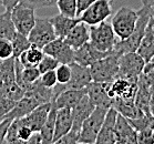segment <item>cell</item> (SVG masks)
I'll use <instances>...</instances> for the list:
<instances>
[{"instance_id": "obj_1", "label": "cell", "mask_w": 154, "mask_h": 144, "mask_svg": "<svg viewBox=\"0 0 154 144\" xmlns=\"http://www.w3.org/2000/svg\"><path fill=\"white\" fill-rule=\"evenodd\" d=\"M137 12H139V18L133 32L124 40H116L114 44L113 50H116L119 54H123L126 52H135L142 41L147 22L151 18V7L143 6L140 10H137Z\"/></svg>"}, {"instance_id": "obj_2", "label": "cell", "mask_w": 154, "mask_h": 144, "mask_svg": "<svg viewBox=\"0 0 154 144\" xmlns=\"http://www.w3.org/2000/svg\"><path fill=\"white\" fill-rule=\"evenodd\" d=\"M121 54L112 50L106 57L95 61L89 67L92 81L95 82H111L118 78L119 72V58Z\"/></svg>"}, {"instance_id": "obj_3", "label": "cell", "mask_w": 154, "mask_h": 144, "mask_svg": "<svg viewBox=\"0 0 154 144\" xmlns=\"http://www.w3.org/2000/svg\"><path fill=\"white\" fill-rule=\"evenodd\" d=\"M139 12L129 7H121L111 20V26L119 40H124L133 32Z\"/></svg>"}, {"instance_id": "obj_4", "label": "cell", "mask_w": 154, "mask_h": 144, "mask_svg": "<svg viewBox=\"0 0 154 144\" xmlns=\"http://www.w3.org/2000/svg\"><path fill=\"white\" fill-rule=\"evenodd\" d=\"M109 109L108 108H102V106H95L91 114L88 116L87 119L84 120V122L82 123L80 131V137H79L78 143H95L99 131H100L102 124H103L105 114H106Z\"/></svg>"}, {"instance_id": "obj_5", "label": "cell", "mask_w": 154, "mask_h": 144, "mask_svg": "<svg viewBox=\"0 0 154 144\" xmlns=\"http://www.w3.org/2000/svg\"><path fill=\"white\" fill-rule=\"evenodd\" d=\"M116 35L112 29L111 23L103 21L99 25L90 26V39L89 42L100 51L109 52L114 48Z\"/></svg>"}, {"instance_id": "obj_6", "label": "cell", "mask_w": 154, "mask_h": 144, "mask_svg": "<svg viewBox=\"0 0 154 144\" xmlns=\"http://www.w3.org/2000/svg\"><path fill=\"white\" fill-rule=\"evenodd\" d=\"M145 63L146 62L137 51L123 53L119 58L118 78H123L132 82H137Z\"/></svg>"}, {"instance_id": "obj_7", "label": "cell", "mask_w": 154, "mask_h": 144, "mask_svg": "<svg viewBox=\"0 0 154 144\" xmlns=\"http://www.w3.org/2000/svg\"><path fill=\"white\" fill-rule=\"evenodd\" d=\"M28 39L31 46L41 49L57 39V35L49 18H35V26L29 32Z\"/></svg>"}, {"instance_id": "obj_8", "label": "cell", "mask_w": 154, "mask_h": 144, "mask_svg": "<svg viewBox=\"0 0 154 144\" xmlns=\"http://www.w3.org/2000/svg\"><path fill=\"white\" fill-rule=\"evenodd\" d=\"M113 0H97L80 14V21L89 26H95L105 21L112 14Z\"/></svg>"}, {"instance_id": "obj_9", "label": "cell", "mask_w": 154, "mask_h": 144, "mask_svg": "<svg viewBox=\"0 0 154 144\" xmlns=\"http://www.w3.org/2000/svg\"><path fill=\"white\" fill-rule=\"evenodd\" d=\"M11 19L17 32L28 35L35 22V9L19 2L11 10Z\"/></svg>"}, {"instance_id": "obj_10", "label": "cell", "mask_w": 154, "mask_h": 144, "mask_svg": "<svg viewBox=\"0 0 154 144\" xmlns=\"http://www.w3.org/2000/svg\"><path fill=\"white\" fill-rule=\"evenodd\" d=\"M42 51L45 54H49L56 58L59 63L70 64L74 62V50L63 39H54L53 41L43 47Z\"/></svg>"}, {"instance_id": "obj_11", "label": "cell", "mask_w": 154, "mask_h": 144, "mask_svg": "<svg viewBox=\"0 0 154 144\" xmlns=\"http://www.w3.org/2000/svg\"><path fill=\"white\" fill-rule=\"evenodd\" d=\"M106 90L111 98H121L134 100L137 91V82H132L123 78H116L111 82H106Z\"/></svg>"}, {"instance_id": "obj_12", "label": "cell", "mask_w": 154, "mask_h": 144, "mask_svg": "<svg viewBox=\"0 0 154 144\" xmlns=\"http://www.w3.org/2000/svg\"><path fill=\"white\" fill-rule=\"evenodd\" d=\"M118 116V111L114 108H110L105 114L104 121L101 129L99 131L95 143L97 144H113L116 143V121Z\"/></svg>"}, {"instance_id": "obj_13", "label": "cell", "mask_w": 154, "mask_h": 144, "mask_svg": "<svg viewBox=\"0 0 154 144\" xmlns=\"http://www.w3.org/2000/svg\"><path fill=\"white\" fill-rule=\"evenodd\" d=\"M114 132H116V143H137V130L131 125L129 120L120 113H118L116 116Z\"/></svg>"}, {"instance_id": "obj_14", "label": "cell", "mask_w": 154, "mask_h": 144, "mask_svg": "<svg viewBox=\"0 0 154 144\" xmlns=\"http://www.w3.org/2000/svg\"><path fill=\"white\" fill-rule=\"evenodd\" d=\"M87 95L94 106L111 108L112 98L109 95L106 90V82H95L92 81L87 87Z\"/></svg>"}, {"instance_id": "obj_15", "label": "cell", "mask_w": 154, "mask_h": 144, "mask_svg": "<svg viewBox=\"0 0 154 144\" xmlns=\"http://www.w3.org/2000/svg\"><path fill=\"white\" fill-rule=\"evenodd\" d=\"M111 52L112 51H109V52L100 51L88 41L79 49L74 50V62L84 66V67H90L93 62L104 58Z\"/></svg>"}, {"instance_id": "obj_16", "label": "cell", "mask_w": 154, "mask_h": 144, "mask_svg": "<svg viewBox=\"0 0 154 144\" xmlns=\"http://www.w3.org/2000/svg\"><path fill=\"white\" fill-rule=\"evenodd\" d=\"M71 78L66 85V89H84L92 82L91 72L89 67H84L77 62L70 63Z\"/></svg>"}, {"instance_id": "obj_17", "label": "cell", "mask_w": 154, "mask_h": 144, "mask_svg": "<svg viewBox=\"0 0 154 144\" xmlns=\"http://www.w3.org/2000/svg\"><path fill=\"white\" fill-rule=\"evenodd\" d=\"M51 106H52V103L48 102V103H42V104L35 106L28 115L21 118L23 124L28 125L33 132H39L46 122L47 116H48L50 109H51Z\"/></svg>"}, {"instance_id": "obj_18", "label": "cell", "mask_w": 154, "mask_h": 144, "mask_svg": "<svg viewBox=\"0 0 154 144\" xmlns=\"http://www.w3.org/2000/svg\"><path fill=\"white\" fill-rule=\"evenodd\" d=\"M90 39V26L83 21H79L71 29L67 37L63 39L73 50L79 49Z\"/></svg>"}, {"instance_id": "obj_19", "label": "cell", "mask_w": 154, "mask_h": 144, "mask_svg": "<svg viewBox=\"0 0 154 144\" xmlns=\"http://www.w3.org/2000/svg\"><path fill=\"white\" fill-rule=\"evenodd\" d=\"M137 52L143 58L145 62H150L154 56V19L152 16L147 22L145 32Z\"/></svg>"}, {"instance_id": "obj_20", "label": "cell", "mask_w": 154, "mask_h": 144, "mask_svg": "<svg viewBox=\"0 0 154 144\" xmlns=\"http://www.w3.org/2000/svg\"><path fill=\"white\" fill-rule=\"evenodd\" d=\"M95 106H93V103L90 101V99L87 94L84 95L83 98L81 99L80 102L77 106L72 109V119H73V123H72V127L73 130L80 132L82 123L84 122V120L87 119L88 116L92 113V111L94 110Z\"/></svg>"}, {"instance_id": "obj_21", "label": "cell", "mask_w": 154, "mask_h": 144, "mask_svg": "<svg viewBox=\"0 0 154 144\" xmlns=\"http://www.w3.org/2000/svg\"><path fill=\"white\" fill-rule=\"evenodd\" d=\"M87 94V88L84 89H66L60 93L54 100V103L58 109L68 108L73 109L80 102V100Z\"/></svg>"}, {"instance_id": "obj_22", "label": "cell", "mask_w": 154, "mask_h": 144, "mask_svg": "<svg viewBox=\"0 0 154 144\" xmlns=\"http://www.w3.org/2000/svg\"><path fill=\"white\" fill-rule=\"evenodd\" d=\"M72 110L68 108H61L58 109L56 115V125H54V135H53L52 143H56V141L67 134L72 127Z\"/></svg>"}, {"instance_id": "obj_23", "label": "cell", "mask_w": 154, "mask_h": 144, "mask_svg": "<svg viewBox=\"0 0 154 144\" xmlns=\"http://www.w3.org/2000/svg\"><path fill=\"white\" fill-rule=\"evenodd\" d=\"M51 23L53 26L54 32L57 35V38L64 39L67 35L70 32V30L80 21L79 18H70L62 14H59L54 17L49 18Z\"/></svg>"}, {"instance_id": "obj_24", "label": "cell", "mask_w": 154, "mask_h": 144, "mask_svg": "<svg viewBox=\"0 0 154 144\" xmlns=\"http://www.w3.org/2000/svg\"><path fill=\"white\" fill-rule=\"evenodd\" d=\"M38 106H39V103L35 101V99L30 98V97H27V95H23L20 100H18V101L16 102L14 106L10 110V112L5 116V119L14 120V119L23 118V116L28 115L29 113L31 112L32 110Z\"/></svg>"}, {"instance_id": "obj_25", "label": "cell", "mask_w": 154, "mask_h": 144, "mask_svg": "<svg viewBox=\"0 0 154 144\" xmlns=\"http://www.w3.org/2000/svg\"><path fill=\"white\" fill-rule=\"evenodd\" d=\"M25 95L35 99L39 104L51 102L53 98L52 88L45 87L40 82V80H37L35 82L29 84L28 88L25 90Z\"/></svg>"}, {"instance_id": "obj_26", "label": "cell", "mask_w": 154, "mask_h": 144, "mask_svg": "<svg viewBox=\"0 0 154 144\" xmlns=\"http://www.w3.org/2000/svg\"><path fill=\"white\" fill-rule=\"evenodd\" d=\"M111 106L114 108L118 111V113L122 114L123 116H125L126 119H135V118L143 114V112L135 106L134 100L113 98Z\"/></svg>"}, {"instance_id": "obj_27", "label": "cell", "mask_w": 154, "mask_h": 144, "mask_svg": "<svg viewBox=\"0 0 154 144\" xmlns=\"http://www.w3.org/2000/svg\"><path fill=\"white\" fill-rule=\"evenodd\" d=\"M51 103H52V106H51L49 114L47 116L46 122L41 127V130L39 131L42 137V144L52 143L53 135H54V125H56V115L58 108H57L54 101H51Z\"/></svg>"}, {"instance_id": "obj_28", "label": "cell", "mask_w": 154, "mask_h": 144, "mask_svg": "<svg viewBox=\"0 0 154 144\" xmlns=\"http://www.w3.org/2000/svg\"><path fill=\"white\" fill-rule=\"evenodd\" d=\"M43 56H45V52L42 51L41 48L31 46L28 50L21 53L20 56L18 57V59L23 68H32L38 67Z\"/></svg>"}, {"instance_id": "obj_29", "label": "cell", "mask_w": 154, "mask_h": 144, "mask_svg": "<svg viewBox=\"0 0 154 144\" xmlns=\"http://www.w3.org/2000/svg\"><path fill=\"white\" fill-rule=\"evenodd\" d=\"M16 33L17 30L11 19V11L6 10L0 14V39H7L11 41Z\"/></svg>"}, {"instance_id": "obj_30", "label": "cell", "mask_w": 154, "mask_h": 144, "mask_svg": "<svg viewBox=\"0 0 154 144\" xmlns=\"http://www.w3.org/2000/svg\"><path fill=\"white\" fill-rule=\"evenodd\" d=\"M12 43V49H14V57L18 58L22 52H25L26 50H28L31 47V43L29 41L28 35H25L22 33L17 32L14 39L11 40Z\"/></svg>"}, {"instance_id": "obj_31", "label": "cell", "mask_w": 154, "mask_h": 144, "mask_svg": "<svg viewBox=\"0 0 154 144\" xmlns=\"http://www.w3.org/2000/svg\"><path fill=\"white\" fill-rule=\"evenodd\" d=\"M56 6L60 14L70 18L77 17V0H57Z\"/></svg>"}, {"instance_id": "obj_32", "label": "cell", "mask_w": 154, "mask_h": 144, "mask_svg": "<svg viewBox=\"0 0 154 144\" xmlns=\"http://www.w3.org/2000/svg\"><path fill=\"white\" fill-rule=\"evenodd\" d=\"M18 129H19V120L14 119L11 121L10 125L8 127L6 137H5V143L8 144H19L20 140L18 136Z\"/></svg>"}, {"instance_id": "obj_33", "label": "cell", "mask_w": 154, "mask_h": 144, "mask_svg": "<svg viewBox=\"0 0 154 144\" xmlns=\"http://www.w3.org/2000/svg\"><path fill=\"white\" fill-rule=\"evenodd\" d=\"M59 64V61L56 58H53L49 54H45L40 61V63L38 64V69L40 71V73H45L47 71L56 70Z\"/></svg>"}, {"instance_id": "obj_34", "label": "cell", "mask_w": 154, "mask_h": 144, "mask_svg": "<svg viewBox=\"0 0 154 144\" xmlns=\"http://www.w3.org/2000/svg\"><path fill=\"white\" fill-rule=\"evenodd\" d=\"M56 74H57V80H58V83H61V84H67L68 82L70 81V78H71L70 64L60 63L56 69Z\"/></svg>"}, {"instance_id": "obj_35", "label": "cell", "mask_w": 154, "mask_h": 144, "mask_svg": "<svg viewBox=\"0 0 154 144\" xmlns=\"http://www.w3.org/2000/svg\"><path fill=\"white\" fill-rule=\"evenodd\" d=\"M16 102L17 101L11 100L10 98H8L6 95L0 94V121H2L5 119V116L10 112V110L14 106Z\"/></svg>"}, {"instance_id": "obj_36", "label": "cell", "mask_w": 154, "mask_h": 144, "mask_svg": "<svg viewBox=\"0 0 154 144\" xmlns=\"http://www.w3.org/2000/svg\"><path fill=\"white\" fill-rule=\"evenodd\" d=\"M14 57V49L10 40L0 39V60L9 59Z\"/></svg>"}, {"instance_id": "obj_37", "label": "cell", "mask_w": 154, "mask_h": 144, "mask_svg": "<svg viewBox=\"0 0 154 144\" xmlns=\"http://www.w3.org/2000/svg\"><path fill=\"white\" fill-rule=\"evenodd\" d=\"M39 80L45 87H48V88H53L54 85L58 83V80H57V74L56 70H50L47 71L45 73H41Z\"/></svg>"}, {"instance_id": "obj_38", "label": "cell", "mask_w": 154, "mask_h": 144, "mask_svg": "<svg viewBox=\"0 0 154 144\" xmlns=\"http://www.w3.org/2000/svg\"><path fill=\"white\" fill-rule=\"evenodd\" d=\"M80 137V132L71 129L67 134H64L63 136H61L60 139L56 141V143L58 144H75L78 143Z\"/></svg>"}, {"instance_id": "obj_39", "label": "cell", "mask_w": 154, "mask_h": 144, "mask_svg": "<svg viewBox=\"0 0 154 144\" xmlns=\"http://www.w3.org/2000/svg\"><path fill=\"white\" fill-rule=\"evenodd\" d=\"M19 120V129H18V136H19V140H20V143H27L28 140L30 139V136L32 135L33 133V131L28 127V125H26L23 124L22 122V120L18 119Z\"/></svg>"}, {"instance_id": "obj_40", "label": "cell", "mask_w": 154, "mask_h": 144, "mask_svg": "<svg viewBox=\"0 0 154 144\" xmlns=\"http://www.w3.org/2000/svg\"><path fill=\"white\" fill-rule=\"evenodd\" d=\"M140 77L145 80L151 85H154V62L150 61L146 62L143 68L142 73L140 74Z\"/></svg>"}, {"instance_id": "obj_41", "label": "cell", "mask_w": 154, "mask_h": 144, "mask_svg": "<svg viewBox=\"0 0 154 144\" xmlns=\"http://www.w3.org/2000/svg\"><path fill=\"white\" fill-rule=\"evenodd\" d=\"M154 130L153 129H145V130L139 131L137 132V143H154V137H153Z\"/></svg>"}, {"instance_id": "obj_42", "label": "cell", "mask_w": 154, "mask_h": 144, "mask_svg": "<svg viewBox=\"0 0 154 144\" xmlns=\"http://www.w3.org/2000/svg\"><path fill=\"white\" fill-rule=\"evenodd\" d=\"M20 4L26 5L28 7L32 8V9H40V8L46 7L47 0H20Z\"/></svg>"}, {"instance_id": "obj_43", "label": "cell", "mask_w": 154, "mask_h": 144, "mask_svg": "<svg viewBox=\"0 0 154 144\" xmlns=\"http://www.w3.org/2000/svg\"><path fill=\"white\" fill-rule=\"evenodd\" d=\"M94 1L97 0H77V17H80V14L87 10Z\"/></svg>"}, {"instance_id": "obj_44", "label": "cell", "mask_w": 154, "mask_h": 144, "mask_svg": "<svg viewBox=\"0 0 154 144\" xmlns=\"http://www.w3.org/2000/svg\"><path fill=\"white\" fill-rule=\"evenodd\" d=\"M12 120L10 119H5L2 121H0V144L5 143V137H6V133L7 130Z\"/></svg>"}, {"instance_id": "obj_45", "label": "cell", "mask_w": 154, "mask_h": 144, "mask_svg": "<svg viewBox=\"0 0 154 144\" xmlns=\"http://www.w3.org/2000/svg\"><path fill=\"white\" fill-rule=\"evenodd\" d=\"M28 144H42V137L40 132H33L27 142Z\"/></svg>"}, {"instance_id": "obj_46", "label": "cell", "mask_w": 154, "mask_h": 144, "mask_svg": "<svg viewBox=\"0 0 154 144\" xmlns=\"http://www.w3.org/2000/svg\"><path fill=\"white\" fill-rule=\"evenodd\" d=\"M19 1H20V0H4V1H2V6L5 7L6 10L11 11L14 6H17V5L19 4Z\"/></svg>"}, {"instance_id": "obj_47", "label": "cell", "mask_w": 154, "mask_h": 144, "mask_svg": "<svg viewBox=\"0 0 154 144\" xmlns=\"http://www.w3.org/2000/svg\"><path fill=\"white\" fill-rule=\"evenodd\" d=\"M142 1V5L145 6V7H152L154 6V0H141Z\"/></svg>"}, {"instance_id": "obj_48", "label": "cell", "mask_w": 154, "mask_h": 144, "mask_svg": "<svg viewBox=\"0 0 154 144\" xmlns=\"http://www.w3.org/2000/svg\"><path fill=\"white\" fill-rule=\"evenodd\" d=\"M150 102H151V106H154V85L152 87V89H151V99H150Z\"/></svg>"}, {"instance_id": "obj_49", "label": "cell", "mask_w": 154, "mask_h": 144, "mask_svg": "<svg viewBox=\"0 0 154 144\" xmlns=\"http://www.w3.org/2000/svg\"><path fill=\"white\" fill-rule=\"evenodd\" d=\"M57 0H47L46 7H49V6H56Z\"/></svg>"}, {"instance_id": "obj_50", "label": "cell", "mask_w": 154, "mask_h": 144, "mask_svg": "<svg viewBox=\"0 0 154 144\" xmlns=\"http://www.w3.org/2000/svg\"><path fill=\"white\" fill-rule=\"evenodd\" d=\"M151 16L154 19V7H151Z\"/></svg>"}, {"instance_id": "obj_51", "label": "cell", "mask_w": 154, "mask_h": 144, "mask_svg": "<svg viewBox=\"0 0 154 144\" xmlns=\"http://www.w3.org/2000/svg\"><path fill=\"white\" fill-rule=\"evenodd\" d=\"M151 114L154 116V106H151Z\"/></svg>"}, {"instance_id": "obj_52", "label": "cell", "mask_w": 154, "mask_h": 144, "mask_svg": "<svg viewBox=\"0 0 154 144\" xmlns=\"http://www.w3.org/2000/svg\"><path fill=\"white\" fill-rule=\"evenodd\" d=\"M0 81H1V60H0Z\"/></svg>"}, {"instance_id": "obj_53", "label": "cell", "mask_w": 154, "mask_h": 144, "mask_svg": "<svg viewBox=\"0 0 154 144\" xmlns=\"http://www.w3.org/2000/svg\"><path fill=\"white\" fill-rule=\"evenodd\" d=\"M2 1H4V0H0V6H2Z\"/></svg>"}, {"instance_id": "obj_54", "label": "cell", "mask_w": 154, "mask_h": 144, "mask_svg": "<svg viewBox=\"0 0 154 144\" xmlns=\"http://www.w3.org/2000/svg\"><path fill=\"white\" fill-rule=\"evenodd\" d=\"M151 61H152V62H154V56H153V58H152V60H151Z\"/></svg>"}, {"instance_id": "obj_55", "label": "cell", "mask_w": 154, "mask_h": 144, "mask_svg": "<svg viewBox=\"0 0 154 144\" xmlns=\"http://www.w3.org/2000/svg\"><path fill=\"white\" fill-rule=\"evenodd\" d=\"M153 137H154V133H153Z\"/></svg>"}, {"instance_id": "obj_56", "label": "cell", "mask_w": 154, "mask_h": 144, "mask_svg": "<svg viewBox=\"0 0 154 144\" xmlns=\"http://www.w3.org/2000/svg\"><path fill=\"white\" fill-rule=\"evenodd\" d=\"M152 7H154V6H152Z\"/></svg>"}]
</instances>
